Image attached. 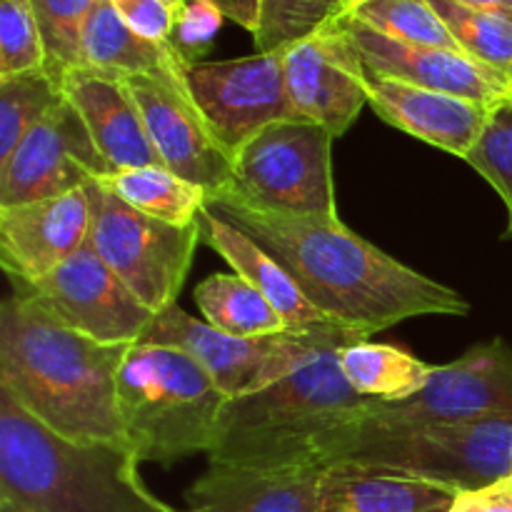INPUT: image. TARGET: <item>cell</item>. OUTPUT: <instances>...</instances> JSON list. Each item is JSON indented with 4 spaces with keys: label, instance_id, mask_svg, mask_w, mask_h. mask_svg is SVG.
<instances>
[{
    "label": "cell",
    "instance_id": "d6a6232c",
    "mask_svg": "<svg viewBox=\"0 0 512 512\" xmlns=\"http://www.w3.org/2000/svg\"><path fill=\"white\" fill-rule=\"evenodd\" d=\"M465 163L493 185L495 193L508 205L512 223V100L490 110L488 125Z\"/></svg>",
    "mask_w": 512,
    "mask_h": 512
},
{
    "label": "cell",
    "instance_id": "cb8c5ba5",
    "mask_svg": "<svg viewBox=\"0 0 512 512\" xmlns=\"http://www.w3.org/2000/svg\"><path fill=\"white\" fill-rule=\"evenodd\" d=\"M345 380L358 395L378 403H403L418 395L433 375V365L393 345L360 340L338 353Z\"/></svg>",
    "mask_w": 512,
    "mask_h": 512
},
{
    "label": "cell",
    "instance_id": "8992f818",
    "mask_svg": "<svg viewBox=\"0 0 512 512\" xmlns=\"http://www.w3.org/2000/svg\"><path fill=\"white\" fill-rule=\"evenodd\" d=\"M358 463L395 470L458 493L512 478V420L478 423H383L360 418L323 450V468Z\"/></svg>",
    "mask_w": 512,
    "mask_h": 512
},
{
    "label": "cell",
    "instance_id": "9a60e30c",
    "mask_svg": "<svg viewBox=\"0 0 512 512\" xmlns=\"http://www.w3.org/2000/svg\"><path fill=\"white\" fill-rule=\"evenodd\" d=\"M353 53L370 70L420 88L460 95L495 108L510 100V80L458 50L413 45L388 38L350 15L333 20Z\"/></svg>",
    "mask_w": 512,
    "mask_h": 512
},
{
    "label": "cell",
    "instance_id": "5b68a950",
    "mask_svg": "<svg viewBox=\"0 0 512 512\" xmlns=\"http://www.w3.org/2000/svg\"><path fill=\"white\" fill-rule=\"evenodd\" d=\"M225 403L208 370L178 348L133 345L118 373L125 445L140 463L170 468L188 455H208Z\"/></svg>",
    "mask_w": 512,
    "mask_h": 512
},
{
    "label": "cell",
    "instance_id": "6da1fadb",
    "mask_svg": "<svg viewBox=\"0 0 512 512\" xmlns=\"http://www.w3.org/2000/svg\"><path fill=\"white\" fill-rule=\"evenodd\" d=\"M208 210L263 245L298 283L325 320L370 338L423 315H468L458 290L408 268L340 218H313L255 208L233 190L208 195Z\"/></svg>",
    "mask_w": 512,
    "mask_h": 512
},
{
    "label": "cell",
    "instance_id": "d590c367",
    "mask_svg": "<svg viewBox=\"0 0 512 512\" xmlns=\"http://www.w3.org/2000/svg\"><path fill=\"white\" fill-rule=\"evenodd\" d=\"M450 512H512V483L505 480L490 488L460 493Z\"/></svg>",
    "mask_w": 512,
    "mask_h": 512
},
{
    "label": "cell",
    "instance_id": "4fadbf2b",
    "mask_svg": "<svg viewBox=\"0 0 512 512\" xmlns=\"http://www.w3.org/2000/svg\"><path fill=\"white\" fill-rule=\"evenodd\" d=\"M113 173L78 110L63 98L0 165V208L58 198Z\"/></svg>",
    "mask_w": 512,
    "mask_h": 512
},
{
    "label": "cell",
    "instance_id": "5bb4252c",
    "mask_svg": "<svg viewBox=\"0 0 512 512\" xmlns=\"http://www.w3.org/2000/svg\"><path fill=\"white\" fill-rule=\"evenodd\" d=\"M150 135L160 165L178 178L200 185L208 195L233 185V160L220 148L193 103L185 80L135 75L125 78Z\"/></svg>",
    "mask_w": 512,
    "mask_h": 512
},
{
    "label": "cell",
    "instance_id": "9c48e42d",
    "mask_svg": "<svg viewBox=\"0 0 512 512\" xmlns=\"http://www.w3.org/2000/svg\"><path fill=\"white\" fill-rule=\"evenodd\" d=\"M333 135L318 123H270L233 155V190L255 208L288 215L338 218Z\"/></svg>",
    "mask_w": 512,
    "mask_h": 512
},
{
    "label": "cell",
    "instance_id": "d6986e66",
    "mask_svg": "<svg viewBox=\"0 0 512 512\" xmlns=\"http://www.w3.org/2000/svg\"><path fill=\"white\" fill-rule=\"evenodd\" d=\"M65 100L78 110L90 138L115 170L160 165L143 113L125 78L93 68H75L60 83Z\"/></svg>",
    "mask_w": 512,
    "mask_h": 512
},
{
    "label": "cell",
    "instance_id": "ffe728a7",
    "mask_svg": "<svg viewBox=\"0 0 512 512\" xmlns=\"http://www.w3.org/2000/svg\"><path fill=\"white\" fill-rule=\"evenodd\" d=\"M323 468L248 470L208 465L185 512H320Z\"/></svg>",
    "mask_w": 512,
    "mask_h": 512
},
{
    "label": "cell",
    "instance_id": "8fae6325",
    "mask_svg": "<svg viewBox=\"0 0 512 512\" xmlns=\"http://www.w3.org/2000/svg\"><path fill=\"white\" fill-rule=\"evenodd\" d=\"M185 83L205 125L230 160L270 123L298 118L285 83L283 53L188 63Z\"/></svg>",
    "mask_w": 512,
    "mask_h": 512
},
{
    "label": "cell",
    "instance_id": "e575fe53",
    "mask_svg": "<svg viewBox=\"0 0 512 512\" xmlns=\"http://www.w3.org/2000/svg\"><path fill=\"white\" fill-rule=\"evenodd\" d=\"M110 3L138 35L155 43H170L178 13L163 0H110Z\"/></svg>",
    "mask_w": 512,
    "mask_h": 512
},
{
    "label": "cell",
    "instance_id": "603a6c76",
    "mask_svg": "<svg viewBox=\"0 0 512 512\" xmlns=\"http://www.w3.org/2000/svg\"><path fill=\"white\" fill-rule=\"evenodd\" d=\"M188 60L173 43H155L135 33L110 0H98L83 33V68L103 70L118 78L185 80Z\"/></svg>",
    "mask_w": 512,
    "mask_h": 512
},
{
    "label": "cell",
    "instance_id": "1f68e13d",
    "mask_svg": "<svg viewBox=\"0 0 512 512\" xmlns=\"http://www.w3.org/2000/svg\"><path fill=\"white\" fill-rule=\"evenodd\" d=\"M45 70V50L33 0L0 3V78Z\"/></svg>",
    "mask_w": 512,
    "mask_h": 512
},
{
    "label": "cell",
    "instance_id": "ba28073f",
    "mask_svg": "<svg viewBox=\"0 0 512 512\" xmlns=\"http://www.w3.org/2000/svg\"><path fill=\"white\" fill-rule=\"evenodd\" d=\"M90 200V238L95 253L153 310L175 305L200 243V220L173 225L138 213L103 180L85 185Z\"/></svg>",
    "mask_w": 512,
    "mask_h": 512
},
{
    "label": "cell",
    "instance_id": "f546056e",
    "mask_svg": "<svg viewBox=\"0 0 512 512\" xmlns=\"http://www.w3.org/2000/svg\"><path fill=\"white\" fill-rule=\"evenodd\" d=\"M345 15L403 43L463 53L428 0H365L353 13Z\"/></svg>",
    "mask_w": 512,
    "mask_h": 512
},
{
    "label": "cell",
    "instance_id": "3957f363",
    "mask_svg": "<svg viewBox=\"0 0 512 512\" xmlns=\"http://www.w3.org/2000/svg\"><path fill=\"white\" fill-rule=\"evenodd\" d=\"M345 345L323 350L260 393L228 400L208 465L248 470L323 468L335 433L365 418L375 400L350 388L338 365Z\"/></svg>",
    "mask_w": 512,
    "mask_h": 512
},
{
    "label": "cell",
    "instance_id": "7bdbcfd3",
    "mask_svg": "<svg viewBox=\"0 0 512 512\" xmlns=\"http://www.w3.org/2000/svg\"><path fill=\"white\" fill-rule=\"evenodd\" d=\"M508 235H512V223H510V228H508Z\"/></svg>",
    "mask_w": 512,
    "mask_h": 512
},
{
    "label": "cell",
    "instance_id": "ab89813d",
    "mask_svg": "<svg viewBox=\"0 0 512 512\" xmlns=\"http://www.w3.org/2000/svg\"><path fill=\"white\" fill-rule=\"evenodd\" d=\"M163 3H165V5H170V8H173L175 13H180V10H183L185 5L190 3V0H163Z\"/></svg>",
    "mask_w": 512,
    "mask_h": 512
},
{
    "label": "cell",
    "instance_id": "52a82bcc",
    "mask_svg": "<svg viewBox=\"0 0 512 512\" xmlns=\"http://www.w3.org/2000/svg\"><path fill=\"white\" fill-rule=\"evenodd\" d=\"M368 340L340 325L325 323L318 328L293 333L285 330L265 338H233L210 328L205 320L190 318L178 305L160 310L140 343L178 348L198 360L215 380L225 398H245L260 393L278 380L335 345H353Z\"/></svg>",
    "mask_w": 512,
    "mask_h": 512
},
{
    "label": "cell",
    "instance_id": "30bf717a",
    "mask_svg": "<svg viewBox=\"0 0 512 512\" xmlns=\"http://www.w3.org/2000/svg\"><path fill=\"white\" fill-rule=\"evenodd\" d=\"M10 285L60 325L105 345H138L155 318L90 243L40 283Z\"/></svg>",
    "mask_w": 512,
    "mask_h": 512
},
{
    "label": "cell",
    "instance_id": "74e56055",
    "mask_svg": "<svg viewBox=\"0 0 512 512\" xmlns=\"http://www.w3.org/2000/svg\"><path fill=\"white\" fill-rule=\"evenodd\" d=\"M455 3H463L475 10H488V13L512 15V0H455Z\"/></svg>",
    "mask_w": 512,
    "mask_h": 512
},
{
    "label": "cell",
    "instance_id": "f35d334b",
    "mask_svg": "<svg viewBox=\"0 0 512 512\" xmlns=\"http://www.w3.org/2000/svg\"><path fill=\"white\" fill-rule=\"evenodd\" d=\"M340 3V8H343V15L345 13H353L355 8H358V5H363L365 0H338Z\"/></svg>",
    "mask_w": 512,
    "mask_h": 512
},
{
    "label": "cell",
    "instance_id": "7a4b0ae2",
    "mask_svg": "<svg viewBox=\"0 0 512 512\" xmlns=\"http://www.w3.org/2000/svg\"><path fill=\"white\" fill-rule=\"evenodd\" d=\"M130 348L75 333L13 293L0 308V393L60 438L125 445L118 373Z\"/></svg>",
    "mask_w": 512,
    "mask_h": 512
},
{
    "label": "cell",
    "instance_id": "83f0119b",
    "mask_svg": "<svg viewBox=\"0 0 512 512\" xmlns=\"http://www.w3.org/2000/svg\"><path fill=\"white\" fill-rule=\"evenodd\" d=\"M63 98L60 85L45 70L0 78V165Z\"/></svg>",
    "mask_w": 512,
    "mask_h": 512
},
{
    "label": "cell",
    "instance_id": "4316f807",
    "mask_svg": "<svg viewBox=\"0 0 512 512\" xmlns=\"http://www.w3.org/2000/svg\"><path fill=\"white\" fill-rule=\"evenodd\" d=\"M468 58L512 78V15L475 10L455 0H428Z\"/></svg>",
    "mask_w": 512,
    "mask_h": 512
},
{
    "label": "cell",
    "instance_id": "f1b7e54d",
    "mask_svg": "<svg viewBox=\"0 0 512 512\" xmlns=\"http://www.w3.org/2000/svg\"><path fill=\"white\" fill-rule=\"evenodd\" d=\"M95 5L98 0H33L45 50V73L58 85L70 70L83 68V33Z\"/></svg>",
    "mask_w": 512,
    "mask_h": 512
},
{
    "label": "cell",
    "instance_id": "d4e9b609",
    "mask_svg": "<svg viewBox=\"0 0 512 512\" xmlns=\"http://www.w3.org/2000/svg\"><path fill=\"white\" fill-rule=\"evenodd\" d=\"M195 305L210 328L233 338H265L285 333L278 310L238 273H215L195 288Z\"/></svg>",
    "mask_w": 512,
    "mask_h": 512
},
{
    "label": "cell",
    "instance_id": "484cf974",
    "mask_svg": "<svg viewBox=\"0 0 512 512\" xmlns=\"http://www.w3.org/2000/svg\"><path fill=\"white\" fill-rule=\"evenodd\" d=\"M100 180L138 213L173 225L198 223L208 205V193L200 185L178 178L165 165L115 170Z\"/></svg>",
    "mask_w": 512,
    "mask_h": 512
},
{
    "label": "cell",
    "instance_id": "e0dca14e",
    "mask_svg": "<svg viewBox=\"0 0 512 512\" xmlns=\"http://www.w3.org/2000/svg\"><path fill=\"white\" fill-rule=\"evenodd\" d=\"M355 70L368 105L388 125L463 160L478 145L493 110L490 105L380 75L360 63L358 55Z\"/></svg>",
    "mask_w": 512,
    "mask_h": 512
},
{
    "label": "cell",
    "instance_id": "ee69618b",
    "mask_svg": "<svg viewBox=\"0 0 512 512\" xmlns=\"http://www.w3.org/2000/svg\"><path fill=\"white\" fill-rule=\"evenodd\" d=\"M510 483H512V478H510Z\"/></svg>",
    "mask_w": 512,
    "mask_h": 512
},
{
    "label": "cell",
    "instance_id": "836d02e7",
    "mask_svg": "<svg viewBox=\"0 0 512 512\" xmlns=\"http://www.w3.org/2000/svg\"><path fill=\"white\" fill-rule=\"evenodd\" d=\"M223 23V13L208 0H190L178 15H175V28L170 35V43L175 45L180 55L188 63H198L200 55L208 50Z\"/></svg>",
    "mask_w": 512,
    "mask_h": 512
},
{
    "label": "cell",
    "instance_id": "60d3db41",
    "mask_svg": "<svg viewBox=\"0 0 512 512\" xmlns=\"http://www.w3.org/2000/svg\"><path fill=\"white\" fill-rule=\"evenodd\" d=\"M0 512H20V510H15L13 505H8V503H0Z\"/></svg>",
    "mask_w": 512,
    "mask_h": 512
},
{
    "label": "cell",
    "instance_id": "7c38bea8",
    "mask_svg": "<svg viewBox=\"0 0 512 512\" xmlns=\"http://www.w3.org/2000/svg\"><path fill=\"white\" fill-rule=\"evenodd\" d=\"M365 418L383 423L512 420V348L503 338L475 345L455 363L435 368L418 395L403 403L375 400Z\"/></svg>",
    "mask_w": 512,
    "mask_h": 512
},
{
    "label": "cell",
    "instance_id": "2e32d148",
    "mask_svg": "<svg viewBox=\"0 0 512 512\" xmlns=\"http://www.w3.org/2000/svg\"><path fill=\"white\" fill-rule=\"evenodd\" d=\"M90 238L88 190L0 208V263L10 280L33 285Z\"/></svg>",
    "mask_w": 512,
    "mask_h": 512
},
{
    "label": "cell",
    "instance_id": "4dcf8cb0",
    "mask_svg": "<svg viewBox=\"0 0 512 512\" xmlns=\"http://www.w3.org/2000/svg\"><path fill=\"white\" fill-rule=\"evenodd\" d=\"M343 15L338 0H260L258 53H285Z\"/></svg>",
    "mask_w": 512,
    "mask_h": 512
},
{
    "label": "cell",
    "instance_id": "8d00e7d4",
    "mask_svg": "<svg viewBox=\"0 0 512 512\" xmlns=\"http://www.w3.org/2000/svg\"><path fill=\"white\" fill-rule=\"evenodd\" d=\"M210 5L223 13V18L233 20L248 33H258L260 28V0H208Z\"/></svg>",
    "mask_w": 512,
    "mask_h": 512
},
{
    "label": "cell",
    "instance_id": "7402d4cb",
    "mask_svg": "<svg viewBox=\"0 0 512 512\" xmlns=\"http://www.w3.org/2000/svg\"><path fill=\"white\" fill-rule=\"evenodd\" d=\"M200 240L210 245L240 278L248 280L268 298V303L278 310L288 330L303 333V330L328 323L325 315L305 298L293 275L263 245L255 243L248 233H243L208 208L200 215Z\"/></svg>",
    "mask_w": 512,
    "mask_h": 512
},
{
    "label": "cell",
    "instance_id": "44dd1931",
    "mask_svg": "<svg viewBox=\"0 0 512 512\" xmlns=\"http://www.w3.org/2000/svg\"><path fill=\"white\" fill-rule=\"evenodd\" d=\"M458 490L358 463L325 465L320 512H450Z\"/></svg>",
    "mask_w": 512,
    "mask_h": 512
},
{
    "label": "cell",
    "instance_id": "277c9868",
    "mask_svg": "<svg viewBox=\"0 0 512 512\" xmlns=\"http://www.w3.org/2000/svg\"><path fill=\"white\" fill-rule=\"evenodd\" d=\"M138 465L128 445L60 438L0 393V503L20 512H180L145 488Z\"/></svg>",
    "mask_w": 512,
    "mask_h": 512
},
{
    "label": "cell",
    "instance_id": "ac0fdd59",
    "mask_svg": "<svg viewBox=\"0 0 512 512\" xmlns=\"http://www.w3.org/2000/svg\"><path fill=\"white\" fill-rule=\"evenodd\" d=\"M285 83L298 118L343 138L368 105L355 70V53L333 23L283 53Z\"/></svg>",
    "mask_w": 512,
    "mask_h": 512
},
{
    "label": "cell",
    "instance_id": "b9f144b4",
    "mask_svg": "<svg viewBox=\"0 0 512 512\" xmlns=\"http://www.w3.org/2000/svg\"><path fill=\"white\" fill-rule=\"evenodd\" d=\"M510 100H512V78H510Z\"/></svg>",
    "mask_w": 512,
    "mask_h": 512
}]
</instances>
